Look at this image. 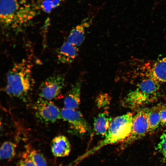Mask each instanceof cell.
I'll return each mask as SVG.
<instances>
[{"mask_svg":"<svg viewBox=\"0 0 166 166\" xmlns=\"http://www.w3.org/2000/svg\"><path fill=\"white\" fill-rule=\"evenodd\" d=\"M51 148L53 155L57 157L68 156L71 150V147L68 139L65 136H56L52 140Z\"/></svg>","mask_w":166,"mask_h":166,"instance_id":"obj_11","label":"cell"},{"mask_svg":"<svg viewBox=\"0 0 166 166\" xmlns=\"http://www.w3.org/2000/svg\"><path fill=\"white\" fill-rule=\"evenodd\" d=\"M134 115L129 112L114 118L103 139L78 158L77 161L94 154L105 146L123 142L130 134Z\"/></svg>","mask_w":166,"mask_h":166,"instance_id":"obj_3","label":"cell"},{"mask_svg":"<svg viewBox=\"0 0 166 166\" xmlns=\"http://www.w3.org/2000/svg\"><path fill=\"white\" fill-rule=\"evenodd\" d=\"M160 123L166 125V108L160 110Z\"/></svg>","mask_w":166,"mask_h":166,"instance_id":"obj_22","label":"cell"},{"mask_svg":"<svg viewBox=\"0 0 166 166\" xmlns=\"http://www.w3.org/2000/svg\"><path fill=\"white\" fill-rule=\"evenodd\" d=\"M61 118L68 123L69 131L72 134L81 136L90 130L89 124L80 111L64 107L61 111Z\"/></svg>","mask_w":166,"mask_h":166,"instance_id":"obj_6","label":"cell"},{"mask_svg":"<svg viewBox=\"0 0 166 166\" xmlns=\"http://www.w3.org/2000/svg\"><path fill=\"white\" fill-rule=\"evenodd\" d=\"M65 81L64 74H55L49 76L40 86L39 98L49 101L54 99L61 92L64 86Z\"/></svg>","mask_w":166,"mask_h":166,"instance_id":"obj_7","label":"cell"},{"mask_svg":"<svg viewBox=\"0 0 166 166\" xmlns=\"http://www.w3.org/2000/svg\"><path fill=\"white\" fill-rule=\"evenodd\" d=\"M32 69L31 64L26 59L13 65L6 75L5 90L8 95L20 98L29 93L34 84Z\"/></svg>","mask_w":166,"mask_h":166,"instance_id":"obj_2","label":"cell"},{"mask_svg":"<svg viewBox=\"0 0 166 166\" xmlns=\"http://www.w3.org/2000/svg\"><path fill=\"white\" fill-rule=\"evenodd\" d=\"M89 22L84 21L73 28L70 32L67 41L78 47L83 42L85 39V30L89 26Z\"/></svg>","mask_w":166,"mask_h":166,"instance_id":"obj_14","label":"cell"},{"mask_svg":"<svg viewBox=\"0 0 166 166\" xmlns=\"http://www.w3.org/2000/svg\"><path fill=\"white\" fill-rule=\"evenodd\" d=\"M82 82V79L79 78L72 85L64 100V107L76 109L78 108L81 102V89Z\"/></svg>","mask_w":166,"mask_h":166,"instance_id":"obj_10","label":"cell"},{"mask_svg":"<svg viewBox=\"0 0 166 166\" xmlns=\"http://www.w3.org/2000/svg\"><path fill=\"white\" fill-rule=\"evenodd\" d=\"M16 145L10 141H6L2 145L0 149V157L2 160H10L16 155Z\"/></svg>","mask_w":166,"mask_h":166,"instance_id":"obj_16","label":"cell"},{"mask_svg":"<svg viewBox=\"0 0 166 166\" xmlns=\"http://www.w3.org/2000/svg\"><path fill=\"white\" fill-rule=\"evenodd\" d=\"M78 51L77 46L66 41L63 43L57 51L58 60L62 64H70L76 58Z\"/></svg>","mask_w":166,"mask_h":166,"instance_id":"obj_12","label":"cell"},{"mask_svg":"<svg viewBox=\"0 0 166 166\" xmlns=\"http://www.w3.org/2000/svg\"><path fill=\"white\" fill-rule=\"evenodd\" d=\"M112 119L108 112L99 113L94 119V129L97 135L104 137L106 135Z\"/></svg>","mask_w":166,"mask_h":166,"instance_id":"obj_13","label":"cell"},{"mask_svg":"<svg viewBox=\"0 0 166 166\" xmlns=\"http://www.w3.org/2000/svg\"><path fill=\"white\" fill-rule=\"evenodd\" d=\"M159 83L150 78L141 79L136 88L130 92L123 98L122 105L133 109L154 101L159 94Z\"/></svg>","mask_w":166,"mask_h":166,"instance_id":"obj_4","label":"cell"},{"mask_svg":"<svg viewBox=\"0 0 166 166\" xmlns=\"http://www.w3.org/2000/svg\"><path fill=\"white\" fill-rule=\"evenodd\" d=\"M149 132L147 111L140 110L134 115L131 132L129 136L122 143L125 148L135 141L142 138Z\"/></svg>","mask_w":166,"mask_h":166,"instance_id":"obj_8","label":"cell"},{"mask_svg":"<svg viewBox=\"0 0 166 166\" xmlns=\"http://www.w3.org/2000/svg\"><path fill=\"white\" fill-rule=\"evenodd\" d=\"M15 166H36L28 158L22 156V158Z\"/></svg>","mask_w":166,"mask_h":166,"instance_id":"obj_21","label":"cell"},{"mask_svg":"<svg viewBox=\"0 0 166 166\" xmlns=\"http://www.w3.org/2000/svg\"><path fill=\"white\" fill-rule=\"evenodd\" d=\"M140 78H149L160 82H166V57L155 61L138 60L136 65Z\"/></svg>","mask_w":166,"mask_h":166,"instance_id":"obj_5","label":"cell"},{"mask_svg":"<svg viewBox=\"0 0 166 166\" xmlns=\"http://www.w3.org/2000/svg\"><path fill=\"white\" fill-rule=\"evenodd\" d=\"M37 13V8L27 0H0V23L4 30H19Z\"/></svg>","mask_w":166,"mask_h":166,"instance_id":"obj_1","label":"cell"},{"mask_svg":"<svg viewBox=\"0 0 166 166\" xmlns=\"http://www.w3.org/2000/svg\"><path fill=\"white\" fill-rule=\"evenodd\" d=\"M130 62H129V63H130ZM129 65H128V71H129ZM129 74H130V73H129ZM131 77H132V76H131Z\"/></svg>","mask_w":166,"mask_h":166,"instance_id":"obj_23","label":"cell"},{"mask_svg":"<svg viewBox=\"0 0 166 166\" xmlns=\"http://www.w3.org/2000/svg\"><path fill=\"white\" fill-rule=\"evenodd\" d=\"M22 156L31 160L36 166H47L46 161L43 156L29 145L26 146Z\"/></svg>","mask_w":166,"mask_h":166,"instance_id":"obj_15","label":"cell"},{"mask_svg":"<svg viewBox=\"0 0 166 166\" xmlns=\"http://www.w3.org/2000/svg\"><path fill=\"white\" fill-rule=\"evenodd\" d=\"M65 0H44L41 4L40 8L45 12L49 13Z\"/></svg>","mask_w":166,"mask_h":166,"instance_id":"obj_18","label":"cell"},{"mask_svg":"<svg viewBox=\"0 0 166 166\" xmlns=\"http://www.w3.org/2000/svg\"><path fill=\"white\" fill-rule=\"evenodd\" d=\"M157 148L159 152L166 158V130L161 136Z\"/></svg>","mask_w":166,"mask_h":166,"instance_id":"obj_20","label":"cell"},{"mask_svg":"<svg viewBox=\"0 0 166 166\" xmlns=\"http://www.w3.org/2000/svg\"><path fill=\"white\" fill-rule=\"evenodd\" d=\"M34 108L37 118L42 122L52 123L61 118L59 109L51 101L39 98Z\"/></svg>","mask_w":166,"mask_h":166,"instance_id":"obj_9","label":"cell"},{"mask_svg":"<svg viewBox=\"0 0 166 166\" xmlns=\"http://www.w3.org/2000/svg\"><path fill=\"white\" fill-rule=\"evenodd\" d=\"M110 100V97L108 94L101 93L97 98V105L99 108H106L109 104Z\"/></svg>","mask_w":166,"mask_h":166,"instance_id":"obj_19","label":"cell"},{"mask_svg":"<svg viewBox=\"0 0 166 166\" xmlns=\"http://www.w3.org/2000/svg\"><path fill=\"white\" fill-rule=\"evenodd\" d=\"M160 110L154 109L148 112V120L149 126V132L155 130L160 123Z\"/></svg>","mask_w":166,"mask_h":166,"instance_id":"obj_17","label":"cell"}]
</instances>
